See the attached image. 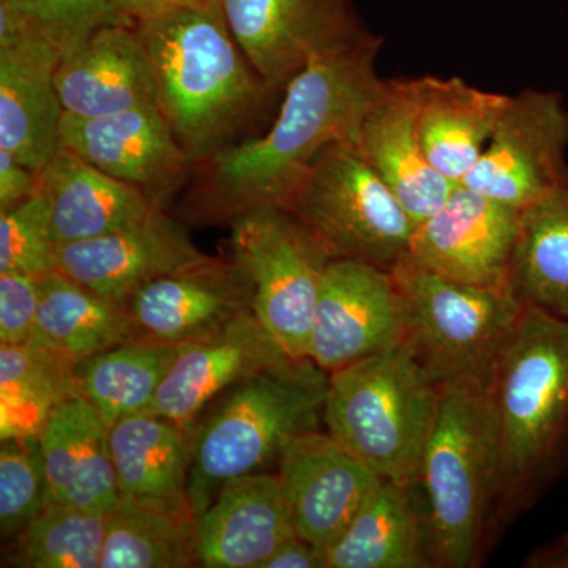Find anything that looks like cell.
I'll return each instance as SVG.
<instances>
[{"label": "cell", "instance_id": "cell-1", "mask_svg": "<svg viewBox=\"0 0 568 568\" xmlns=\"http://www.w3.org/2000/svg\"><path fill=\"white\" fill-rule=\"evenodd\" d=\"M383 40L368 31L313 59L290 84L271 130L196 163L182 205L190 223H233L261 209H284L310 164L335 142L357 141L386 80L376 61Z\"/></svg>", "mask_w": 568, "mask_h": 568}, {"label": "cell", "instance_id": "cell-2", "mask_svg": "<svg viewBox=\"0 0 568 568\" xmlns=\"http://www.w3.org/2000/svg\"><path fill=\"white\" fill-rule=\"evenodd\" d=\"M136 29L156 106L194 163L230 148L263 115L274 92L235 41L220 0H173Z\"/></svg>", "mask_w": 568, "mask_h": 568}, {"label": "cell", "instance_id": "cell-3", "mask_svg": "<svg viewBox=\"0 0 568 568\" xmlns=\"http://www.w3.org/2000/svg\"><path fill=\"white\" fill-rule=\"evenodd\" d=\"M488 392L497 440L495 538L568 465V320L523 305Z\"/></svg>", "mask_w": 568, "mask_h": 568}, {"label": "cell", "instance_id": "cell-4", "mask_svg": "<svg viewBox=\"0 0 568 568\" xmlns=\"http://www.w3.org/2000/svg\"><path fill=\"white\" fill-rule=\"evenodd\" d=\"M497 478L495 418L487 384H440L436 424L418 473L433 567L480 566L491 534Z\"/></svg>", "mask_w": 568, "mask_h": 568}, {"label": "cell", "instance_id": "cell-5", "mask_svg": "<svg viewBox=\"0 0 568 568\" xmlns=\"http://www.w3.org/2000/svg\"><path fill=\"white\" fill-rule=\"evenodd\" d=\"M440 405V384L403 342L328 375L323 420L377 476L417 487Z\"/></svg>", "mask_w": 568, "mask_h": 568}, {"label": "cell", "instance_id": "cell-6", "mask_svg": "<svg viewBox=\"0 0 568 568\" xmlns=\"http://www.w3.org/2000/svg\"><path fill=\"white\" fill-rule=\"evenodd\" d=\"M328 373L310 358H284L231 388L196 432L189 499L194 515L233 478L260 473L293 437L317 429Z\"/></svg>", "mask_w": 568, "mask_h": 568}, {"label": "cell", "instance_id": "cell-7", "mask_svg": "<svg viewBox=\"0 0 568 568\" xmlns=\"http://www.w3.org/2000/svg\"><path fill=\"white\" fill-rule=\"evenodd\" d=\"M284 211L293 213L332 260L392 272L409 256L417 224L354 142L325 148Z\"/></svg>", "mask_w": 568, "mask_h": 568}, {"label": "cell", "instance_id": "cell-8", "mask_svg": "<svg viewBox=\"0 0 568 568\" xmlns=\"http://www.w3.org/2000/svg\"><path fill=\"white\" fill-rule=\"evenodd\" d=\"M392 274L405 295L407 343L429 375L439 384L470 377L488 386L525 305L514 291L455 282L409 257Z\"/></svg>", "mask_w": 568, "mask_h": 568}, {"label": "cell", "instance_id": "cell-9", "mask_svg": "<svg viewBox=\"0 0 568 568\" xmlns=\"http://www.w3.org/2000/svg\"><path fill=\"white\" fill-rule=\"evenodd\" d=\"M231 227V250L253 282L254 315L291 358H308L317 295L331 254L284 209L246 213Z\"/></svg>", "mask_w": 568, "mask_h": 568}, {"label": "cell", "instance_id": "cell-10", "mask_svg": "<svg viewBox=\"0 0 568 568\" xmlns=\"http://www.w3.org/2000/svg\"><path fill=\"white\" fill-rule=\"evenodd\" d=\"M568 110L559 92L511 97L487 149L462 185L525 211L568 189Z\"/></svg>", "mask_w": 568, "mask_h": 568}, {"label": "cell", "instance_id": "cell-11", "mask_svg": "<svg viewBox=\"0 0 568 568\" xmlns=\"http://www.w3.org/2000/svg\"><path fill=\"white\" fill-rule=\"evenodd\" d=\"M407 332L405 295L392 272L351 260L328 263L313 316L310 361L331 375L406 342Z\"/></svg>", "mask_w": 568, "mask_h": 568}, {"label": "cell", "instance_id": "cell-12", "mask_svg": "<svg viewBox=\"0 0 568 568\" xmlns=\"http://www.w3.org/2000/svg\"><path fill=\"white\" fill-rule=\"evenodd\" d=\"M250 65L280 92L323 52L365 32L347 0H220Z\"/></svg>", "mask_w": 568, "mask_h": 568}, {"label": "cell", "instance_id": "cell-13", "mask_svg": "<svg viewBox=\"0 0 568 568\" xmlns=\"http://www.w3.org/2000/svg\"><path fill=\"white\" fill-rule=\"evenodd\" d=\"M61 148L140 190L160 209L196 166L155 104L97 118L63 112Z\"/></svg>", "mask_w": 568, "mask_h": 568}, {"label": "cell", "instance_id": "cell-14", "mask_svg": "<svg viewBox=\"0 0 568 568\" xmlns=\"http://www.w3.org/2000/svg\"><path fill=\"white\" fill-rule=\"evenodd\" d=\"M519 215L459 183L443 207L418 224L407 257L455 282L511 290Z\"/></svg>", "mask_w": 568, "mask_h": 568}, {"label": "cell", "instance_id": "cell-15", "mask_svg": "<svg viewBox=\"0 0 568 568\" xmlns=\"http://www.w3.org/2000/svg\"><path fill=\"white\" fill-rule=\"evenodd\" d=\"M276 462L295 530L323 558L384 480L331 433L317 429L293 437Z\"/></svg>", "mask_w": 568, "mask_h": 568}, {"label": "cell", "instance_id": "cell-16", "mask_svg": "<svg viewBox=\"0 0 568 568\" xmlns=\"http://www.w3.org/2000/svg\"><path fill=\"white\" fill-rule=\"evenodd\" d=\"M207 257L163 209L114 233L59 245L58 250L61 274L123 305L149 283Z\"/></svg>", "mask_w": 568, "mask_h": 568}, {"label": "cell", "instance_id": "cell-17", "mask_svg": "<svg viewBox=\"0 0 568 568\" xmlns=\"http://www.w3.org/2000/svg\"><path fill=\"white\" fill-rule=\"evenodd\" d=\"M254 286L234 254L209 256L203 263L163 276L130 301L141 335L185 345L219 334L253 310Z\"/></svg>", "mask_w": 568, "mask_h": 568}, {"label": "cell", "instance_id": "cell-18", "mask_svg": "<svg viewBox=\"0 0 568 568\" xmlns=\"http://www.w3.org/2000/svg\"><path fill=\"white\" fill-rule=\"evenodd\" d=\"M58 48L0 31V149L40 173L61 149L63 108L55 89Z\"/></svg>", "mask_w": 568, "mask_h": 568}, {"label": "cell", "instance_id": "cell-19", "mask_svg": "<svg viewBox=\"0 0 568 568\" xmlns=\"http://www.w3.org/2000/svg\"><path fill=\"white\" fill-rule=\"evenodd\" d=\"M290 358L253 310L219 334L185 343L145 413L192 425L213 398Z\"/></svg>", "mask_w": 568, "mask_h": 568}, {"label": "cell", "instance_id": "cell-20", "mask_svg": "<svg viewBox=\"0 0 568 568\" xmlns=\"http://www.w3.org/2000/svg\"><path fill=\"white\" fill-rule=\"evenodd\" d=\"M197 560L205 568H261L297 534L278 474L227 481L196 515Z\"/></svg>", "mask_w": 568, "mask_h": 568}, {"label": "cell", "instance_id": "cell-21", "mask_svg": "<svg viewBox=\"0 0 568 568\" xmlns=\"http://www.w3.org/2000/svg\"><path fill=\"white\" fill-rule=\"evenodd\" d=\"M63 112L97 118L155 104L151 61L136 26L110 24L63 55L55 70Z\"/></svg>", "mask_w": 568, "mask_h": 568}, {"label": "cell", "instance_id": "cell-22", "mask_svg": "<svg viewBox=\"0 0 568 568\" xmlns=\"http://www.w3.org/2000/svg\"><path fill=\"white\" fill-rule=\"evenodd\" d=\"M355 145L417 226L439 211L457 186L426 159L409 80H386L383 92L365 114Z\"/></svg>", "mask_w": 568, "mask_h": 568}, {"label": "cell", "instance_id": "cell-23", "mask_svg": "<svg viewBox=\"0 0 568 568\" xmlns=\"http://www.w3.org/2000/svg\"><path fill=\"white\" fill-rule=\"evenodd\" d=\"M422 148L433 168L459 185L487 149L511 97L459 78H409Z\"/></svg>", "mask_w": 568, "mask_h": 568}, {"label": "cell", "instance_id": "cell-24", "mask_svg": "<svg viewBox=\"0 0 568 568\" xmlns=\"http://www.w3.org/2000/svg\"><path fill=\"white\" fill-rule=\"evenodd\" d=\"M110 428L80 394L67 396L51 410L39 437L52 500L102 514L114 510L121 491Z\"/></svg>", "mask_w": 568, "mask_h": 568}, {"label": "cell", "instance_id": "cell-25", "mask_svg": "<svg viewBox=\"0 0 568 568\" xmlns=\"http://www.w3.org/2000/svg\"><path fill=\"white\" fill-rule=\"evenodd\" d=\"M196 429L151 413L122 418L110 428V446L122 497L149 506L192 508L189 478Z\"/></svg>", "mask_w": 568, "mask_h": 568}, {"label": "cell", "instance_id": "cell-26", "mask_svg": "<svg viewBox=\"0 0 568 568\" xmlns=\"http://www.w3.org/2000/svg\"><path fill=\"white\" fill-rule=\"evenodd\" d=\"M59 245L114 233L156 211L148 196L77 153L59 149L39 173Z\"/></svg>", "mask_w": 568, "mask_h": 568}, {"label": "cell", "instance_id": "cell-27", "mask_svg": "<svg viewBox=\"0 0 568 568\" xmlns=\"http://www.w3.org/2000/svg\"><path fill=\"white\" fill-rule=\"evenodd\" d=\"M418 487L383 480L324 551V568H432Z\"/></svg>", "mask_w": 568, "mask_h": 568}, {"label": "cell", "instance_id": "cell-28", "mask_svg": "<svg viewBox=\"0 0 568 568\" xmlns=\"http://www.w3.org/2000/svg\"><path fill=\"white\" fill-rule=\"evenodd\" d=\"M138 336L129 305L93 293L61 272L40 276L33 342L77 364Z\"/></svg>", "mask_w": 568, "mask_h": 568}, {"label": "cell", "instance_id": "cell-29", "mask_svg": "<svg viewBox=\"0 0 568 568\" xmlns=\"http://www.w3.org/2000/svg\"><path fill=\"white\" fill-rule=\"evenodd\" d=\"M181 347L141 335L77 362L78 394L88 398L110 426L145 413Z\"/></svg>", "mask_w": 568, "mask_h": 568}, {"label": "cell", "instance_id": "cell-30", "mask_svg": "<svg viewBox=\"0 0 568 568\" xmlns=\"http://www.w3.org/2000/svg\"><path fill=\"white\" fill-rule=\"evenodd\" d=\"M510 286L523 304L568 320V189L519 215Z\"/></svg>", "mask_w": 568, "mask_h": 568}, {"label": "cell", "instance_id": "cell-31", "mask_svg": "<svg viewBox=\"0 0 568 568\" xmlns=\"http://www.w3.org/2000/svg\"><path fill=\"white\" fill-rule=\"evenodd\" d=\"M197 560L196 515L122 497L108 514L100 568H186Z\"/></svg>", "mask_w": 568, "mask_h": 568}, {"label": "cell", "instance_id": "cell-32", "mask_svg": "<svg viewBox=\"0 0 568 568\" xmlns=\"http://www.w3.org/2000/svg\"><path fill=\"white\" fill-rule=\"evenodd\" d=\"M78 394L74 364L29 339L0 347V435L39 436L62 399Z\"/></svg>", "mask_w": 568, "mask_h": 568}, {"label": "cell", "instance_id": "cell-33", "mask_svg": "<svg viewBox=\"0 0 568 568\" xmlns=\"http://www.w3.org/2000/svg\"><path fill=\"white\" fill-rule=\"evenodd\" d=\"M108 514L50 500L13 538L7 566L20 568H100Z\"/></svg>", "mask_w": 568, "mask_h": 568}, {"label": "cell", "instance_id": "cell-34", "mask_svg": "<svg viewBox=\"0 0 568 568\" xmlns=\"http://www.w3.org/2000/svg\"><path fill=\"white\" fill-rule=\"evenodd\" d=\"M110 24H129L110 0H0V31L48 41L62 58Z\"/></svg>", "mask_w": 568, "mask_h": 568}, {"label": "cell", "instance_id": "cell-35", "mask_svg": "<svg viewBox=\"0 0 568 568\" xmlns=\"http://www.w3.org/2000/svg\"><path fill=\"white\" fill-rule=\"evenodd\" d=\"M51 500L39 436L9 437L0 447V532L13 540Z\"/></svg>", "mask_w": 568, "mask_h": 568}, {"label": "cell", "instance_id": "cell-36", "mask_svg": "<svg viewBox=\"0 0 568 568\" xmlns=\"http://www.w3.org/2000/svg\"><path fill=\"white\" fill-rule=\"evenodd\" d=\"M58 250L50 203L43 193L0 212V274L44 276L59 272Z\"/></svg>", "mask_w": 568, "mask_h": 568}, {"label": "cell", "instance_id": "cell-37", "mask_svg": "<svg viewBox=\"0 0 568 568\" xmlns=\"http://www.w3.org/2000/svg\"><path fill=\"white\" fill-rule=\"evenodd\" d=\"M40 276L0 274V343L22 345L36 332Z\"/></svg>", "mask_w": 568, "mask_h": 568}, {"label": "cell", "instance_id": "cell-38", "mask_svg": "<svg viewBox=\"0 0 568 568\" xmlns=\"http://www.w3.org/2000/svg\"><path fill=\"white\" fill-rule=\"evenodd\" d=\"M39 192V173H33L10 152L0 149V212L10 211Z\"/></svg>", "mask_w": 568, "mask_h": 568}, {"label": "cell", "instance_id": "cell-39", "mask_svg": "<svg viewBox=\"0 0 568 568\" xmlns=\"http://www.w3.org/2000/svg\"><path fill=\"white\" fill-rule=\"evenodd\" d=\"M261 568H324L323 551L295 534L283 541Z\"/></svg>", "mask_w": 568, "mask_h": 568}, {"label": "cell", "instance_id": "cell-40", "mask_svg": "<svg viewBox=\"0 0 568 568\" xmlns=\"http://www.w3.org/2000/svg\"><path fill=\"white\" fill-rule=\"evenodd\" d=\"M525 567L528 568H568V534L556 538L555 541L536 549L528 559L525 560Z\"/></svg>", "mask_w": 568, "mask_h": 568}, {"label": "cell", "instance_id": "cell-41", "mask_svg": "<svg viewBox=\"0 0 568 568\" xmlns=\"http://www.w3.org/2000/svg\"><path fill=\"white\" fill-rule=\"evenodd\" d=\"M112 9L129 24L136 26L142 20L164 9L173 0H110Z\"/></svg>", "mask_w": 568, "mask_h": 568}]
</instances>
